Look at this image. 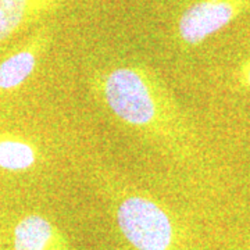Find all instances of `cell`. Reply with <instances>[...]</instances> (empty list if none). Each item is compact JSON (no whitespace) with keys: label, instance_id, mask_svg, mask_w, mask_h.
I'll list each match as a JSON object with an SVG mask.
<instances>
[{"label":"cell","instance_id":"1","mask_svg":"<svg viewBox=\"0 0 250 250\" xmlns=\"http://www.w3.org/2000/svg\"><path fill=\"white\" fill-rule=\"evenodd\" d=\"M93 88L104 106L131 128L182 150L188 132L175 100L161 81L143 67H117L99 74Z\"/></svg>","mask_w":250,"mask_h":250},{"label":"cell","instance_id":"2","mask_svg":"<svg viewBox=\"0 0 250 250\" xmlns=\"http://www.w3.org/2000/svg\"><path fill=\"white\" fill-rule=\"evenodd\" d=\"M118 228L136 250H175L177 228L170 213L152 197L128 193L116 207Z\"/></svg>","mask_w":250,"mask_h":250},{"label":"cell","instance_id":"3","mask_svg":"<svg viewBox=\"0 0 250 250\" xmlns=\"http://www.w3.org/2000/svg\"><path fill=\"white\" fill-rule=\"evenodd\" d=\"M250 6V0H197L179 18V41L188 46L202 43Z\"/></svg>","mask_w":250,"mask_h":250},{"label":"cell","instance_id":"4","mask_svg":"<svg viewBox=\"0 0 250 250\" xmlns=\"http://www.w3.org/2000/svg\"><path fill=\"white\" fill-rule=\"evenodd\" d=\"M14 250H70L68 242L42 215H27L14 228Z\"/></svg>","mask_w":250,"mask_h":250},{"label":"cell","instance_id":"5","mask_svg":"<svg viewBox=\"0 0 250 250\" xmlns=\"http://www.w3.org/2000/svg\"><path fill=\"white\" fill-rule=\"evenodd\" d=\"M64 0H0V41L62 6Z\"/></svg>","mask_w":250,"mask_h":250},{"label":"cell","instance_id":"6","mask_svg":"<svg viewBox=\"0 0 250 250\" xmlns=\"http://www.w3.org/2000/svg\"><path fill=\"white\" fill-rule=\"evenodd\" d=\"M38 47L22 49L0 62V89L11 90L31 77L36 67Z\"/></svg>","mask_w":250,"mask_h":250},{"label":"cell","instance_id":"7","mask_svg":"<svg viewBox=\"0 0 250 250\" xmlns=\"http://www.w3.org/2000/svg\"><path fill=\"white\" fill-rule=\"evenodd\" d=\"M36 163V150L31 143L4 138L0 139V168L25 171Z\"/></svg>","mask_w":250,"mask_h":250},{"label":"cell","instance_id":"8","mask_svg":"<svg viewBox=\"0 0 250 250\" xmlns=\"http://www.w3.org/2000/svg\"><path fill=\"white\" fill-rule=\"evenodd\" d=\"M246 80H248V83L250 85V67L248 68V77H246Z\"/></svg>","mask_w":250,"mask_h":250}]
</instances>
